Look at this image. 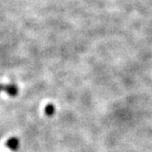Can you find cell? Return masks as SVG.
Here are the masks:
<instances>
[{"label":"cell","mask_w":152,"mask_h":152,"mask_svg":"<svg viewBox=\"0 0 152 152\" xmlns=\"http://www.w3.org/2000/svg\"><path fill=\"white\" fill-rule=\"evenodd\" d=\"M6 92L9 96L15 97L18 93V86L14 83H9V84H1L0 83V93Z\"/></svg>","instance_id":"1"},{"label":"cell","mask_w":152,"mask_h":152,"mask_svg":"<svg viewBox=\"0 0 152 152\" xmlns=\"http://www.w3.org/2000/svg\"><path fill=\"white\" fill-rule=\"evenodd\" d=\"M6 146L11 150H17L19 147V140L17 137H11L7 139L6 142Z\"/></svg>","instance_id":"2"},{"label":"cell","mask_w":152,"mask_h":152,"mask_svg":"<svg viewBox=\"0 0 152 152\" xmlns=\"http://www.w3.org/2000/svg\"><path fill=\"white\" fill-rule=\"evenodd\" d=\"M44 112H45L46 115L51 116V115H54V113H55V107H54L53 104H47V105L45 106V108H44Z\"/></svg>","instance_id":"3"}]
</instances>
